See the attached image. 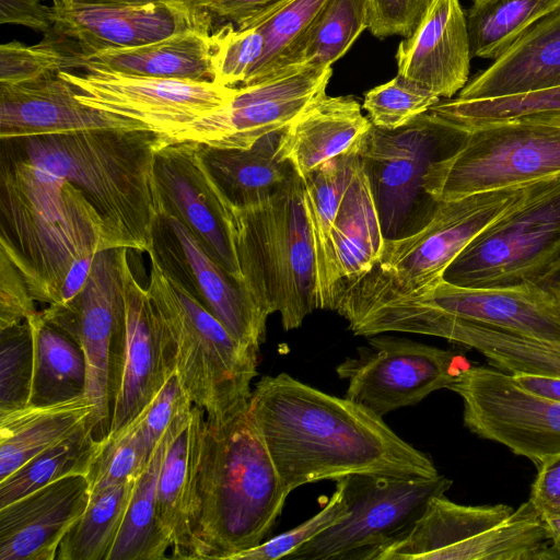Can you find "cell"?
<instances>
[{"instance_id":"27","label":"cell","mask_w":560,"mask_h":560,"mask_svg":"<svg viewBox=\"0 0 560 560\" xmlns=\"http://www.w3.org/2000/svg\"><path fill=\"white\" fill-rule=\"evenodd\" d=\"M371 126L353 97L324 93L283 129L279 153L303 178L350 151Z\"/></svg>"},{"instance_id":"57","label":"cell","mask_w":560,"mask_h":560,"mask_svg":"<svg viewBox=\"0 0 560 560\" xmlns=\"http://www.w3.org/2000/svg\"><path fill=\"white\" fill-rule=\"evenodd\" d=\"M69 3L107 4V5H148L156 3H175V0H62Z\"/></svg>"},{"instance_id":"14","label":"cell","mask_w":560,"mask_h":560,"mask_svg":"<svg viewBox=\"0 0 560 560\" xmlns=\"http://www.w3.org/2000/svg\"><path fill=\"white\" fill-rule=\"evenodd\" d=\"M523 187L491 190L439 202L432 219L418 232L385 240L371 271L388 288L413 294L443 280L459 253L521 196Z\"/></svg>"},{"instance_id":"28","label":"cell","mask_w":560,"mask_h":560,"mask_svg":"<svg viewBox=\"0 0 560 560\" xmlns=\"http://www.w3.org/2000/svg\"><path fill=\"white\" fill-rule=\"evenodd\" d=\"M202 413L190 404L166 431L156 486V520L174 559H189V501L197 428Z\"/></svg>"},{"instance_id":"44","label":"cell","mask_w":560,"mask_h":560,"mask_svg":"<svg viewBox=\"0 0 560 560\" xmlns=\"http://www.w3.org/2000/svg\"><path fill=\"white\" fill-rule=\"evenodd\" d=\"M34 342L27 320L0 329V413L28 406Z\"/></svg>"},{"instance_id":"18","label":"cell","mask_w":560,"mask_h":560,"mask_svg":"<svg viewBox=\"0 0 560 560\" xmlns=\"http://www.w3.org/2000/svg\"><path fill=\"white\" fill-rule=\"evenodd\" d=\"M148 254L238 341L259 352L269 315L246 287L217 264L177 219L160 212Z\"/></svg>"},{"instance_id":"25","label":"cell","mask_w":560,"mask_h":560,"mask_svg":"<svg viewBox=\"0 0 560 560\" xmlns=\"http://www.w3.org/2000/svg\"><path fill=\"white\" fill-rule=\"evenodd\" d=\"M91 129L149 130L142 122L81 103L73 86L58 74L0 84V139Z\"/></svg>"},{"instance_id":"46","label":"cell","mask_w":560,"mask_h":560,"mask_svg":"<svg viewBox=\"0 0 560 560\" xmlns=\"http://www.w3.org/2000/svg\"><path fill=\"white\" fill-rule=\"evenodd\" d=\"M441 98L397 74L366 92L363 108L374 127L398 129L427 113Z\"/></svg>"},{"instance_id":"55","label":"cell","mask_w":560,"mask_h":560,"mask_svg":"<svg viewBox=\"0 0 560 560\" xmlns=\"http://www.w3.org/2000/svg\"><path fill=\"white\" fill-rule=\"evenodd\" d=\"M511 376L527 393L560 402V377L530 373H514Z\"/></svg>"},{"instance_id":"19","label":"cell","mask_w":560,"mask_h":560,"mask_svg":"<svg viewBox=\"0 0 560 560\" xmlns=\"http://www.w3.org/2000/svg\"><path fill=\"white\" fill-rule=\"evenodd\" d=\"M153 173L160 212L177 219L217 264L243 283L232 238V205L208 172L200 144L161 139Z\"/></svg>"},{"instance_id":"36","label":"cell","mask_w":560,"mask_h":560,"mask_svg":"<svg viewBox=\"0 0 560 560\" xmlns=\"http://www.w3.org/2000/svg\"><path fill=\"white\" fill-rule=\"evenodd\" d=\"M166 447V432L136 479L120 529L107 560L170 558L168 542L156 520V486Z\"/></svg>"},{"instance_id":"1","label":"cell","mask_w":560,"mask_h":560,"mask_svg":"<svg viewBox=\"0 0 560 560\" xmlns=\"http://www.w3.org/2000/svg\"><path fill=\"white\" fill-rule=\"evenodd\" d=\"M249 410L289 492L349 475H440L430 456L398 436L383 417L288 373L262 376Z\"/></svg>"},{"instance_id":"53","label":"cell","mask_w":560,"mask_h":560,"mask_svg":"<svg viewBox=\"0 0 560 560\" xmlns=\"http://www.w3.org/2000/svg\"><path fill=\"white\" fill-rule=\"evenodd\" d=\"M62 0H0V23L16 24L49 33L56 20L55 7Z\"/></svg>"},{"instance_id":"32","label":"cell","mask_w":560,"mask_h":560,"mask_svg":"<svg viewBox=\"0 0 560 560\" xmlns=\"http://www.w3.org/2000/svg\"><path fill=\"white\" fill-rule=\"evenodd\" d=\"M384 242L370 182L358 159L330 231L337 287L369 272L378 262Z\"/></svg>"},{"instance_id":"35","label":"cell","mask_w":560,"mask_h":560,"mask_svg":"<svg viewBox=\"0 0 560 560\" xmlns=\"http://www.w3.org/2000/svg\"><path fill=\"white\" fill-rule=\"evenodd\" d=\"M34 342L28 406H43L85 394V357L75 340L44 319L40 311L27 320Z\"/></svg>"},{"instance_id":"6","label":"cell","mask_w":560,"mask_h":560,"mask_svg":"<svg viewBox=\"0 0 560 560\" xmlns=\"http://www.w3.org/2000/svg\"><path fill=\"white\" fill-rule=\"evenodd\" d=\"M232 238L242 280L259 307L279 313L284 330L318 308L315 248L303 178L295 173L268 198L232 206Z\"/></svg>"},{"instance_id":"48","label":"cell","mask_w":560,"mask_h":560,"mask_svg":"<svg viewBox=\"0 0 560 560\" xmlns=\"http://www.w3.org/2000/svg\"><path fill=\"white\" fill-rule=\"evenodd\" d=\"M290 0H175L195 30L211 35L224 26L250 27Z\"/></svg>"},{"instance_id":"12","label":"cell","mask_w":560,"mask_h":560,"mask_svg":"<svg viewBox=\"0 0 560 560\" xmlns=\"http://www.w3.org/2000/svg\"><path fill=\"white\" fill-rule=\"evenodd\" d=\"M129 248L98 250L83 288L68 302L40 311L46 322L81 347L86 363L85 395L95 406V435L110 425L112 407L120 387L125 357L122 267Z\"/></svg>"},{"instance_id":"4","label":"cell","mask_w":560,"mask_h":560,"mask_svg":"<svg viewBox=\"0 0 560 560\" xmlns=\"http://www.w3.org/2000/svg\"><path fill=\"white\" fill-rule=\"evenodd\" d=\"M103 243V221L79 188L1 149L0 249L35 301L60 303L70 271L92 264Z\"/></svg>"},{"instance_id":"37","label":"cell","mask_w":560,"mask_h":560,"mask_svg":"<svg viewBox=\"0 0 560 560\" xmlns=\"http://www.w3.org/2000/svg\"><path fill=\"white\" fill-rule=\"evenodd\" d=\"M368 25V0H327L290 49L283 69L294 66L331 67Z\"/></svg>"},{"instance_id":"38","label":"cell","mask_w":560,"mask_h":560,"mask_svg":"<svg viewBox=\"0 0 560 560\" xmlns=\"http://www.w3.org/2000/svg\"><path fill=\"white\" fill-rule=\"evenodd\" d=\"M560 0H476L465 12L472 58L494 60Z\"/></svg>"},{"instance_id":"59","label":"cell","mask_w":560,"mask_h":560,"mask_svg":"<svg viewBox=\"0 0 560 560\" xmlns=\"http://www.w3.org/2000/svg\"><path fill=\"white\" fill-rule=\"evenodd\" d=\"M471 1H476V0H471Z\"/></svg>"},{"instance_id":"23","label":"cell","mask_w":560,"mask_h":560,"mask_svg":"<svg viewBox=\"0 0 560 560\" xmlns=\"http://www.w3.org/2000/svg\"><path fill=\"white\" fill-rule=\"evenodd\" d=\"M470 46L459 0H431L396 51L400 77L438 97L452 98L469 81Z\"/></svg>"},{"instance_id":"49","label":"cell","mask_w":560,"mask_h":560,"mask_svg":"<svg viewBox=\"0 0 560 560\" xmlns=\"http://www.w3.org/2000/svg\"><path fill=\"white\" fill-rule=\"evenodd\" d=\"M348 506L341 486L336 488L326 504L316 514L300 525L276 535L261 544L233 555L229 560H277L283 559L298 548L319 535L345 516Z\"/></svg>"},{"instance_id":"29","label":"cell","mask_w":560,"mask_h":560,"mask_svg":"<svg viewBox=\"0 0 560 560\" xmlns=\"http://www.w3.org/2000/svg\"><path fill=\"white\" fill-rule=\"evenodd\" d=\"M94 413L95 406L85 394L0 413V481L89 422L95 423Z\"/></svg>"},{"instance_id":"7","label":"cell","mask_w":560,"mask_h":560,"mask_svg":"<svg viewBox=\"0 0 560 560\" xmlns=\"http://www.w3.org/2000/svg\"><path fill=\"white\" fill-rule=\"evenodd\" d=\"M150 259L147 291L171 342L184 392L208 420L234 418L249 405L259 352L238 341Z\"/></svg>"},{"instance_id":"8","label":"cell","mask_w":560,"mask_h":560,"mask_svg":"<svg viewBox=\"0 0 560 560\" xmlns=\"http://www.w3.org/2000/svg\"><path fill=\"white\" fill-rule=\"evenodd\" d=\"M560 261V174L524 186L517 200L450 264L443 280L498 289L537 279Z\"/></svg>"},{"instance_id":"33","label":"cell","mask_w":560,"mask_h":560,"mask_svg":"<svg viewBox=\"0 0 560 560\" xmlns=\"http://www.w3.org/2000/svg\"><path fill=\"white\" fill-rule=\"evenodd\" d=\"M359 141L347 153L303 177L305 209L315 248L317 303L322 310L331 308L337 289L330 231L359 159Z\"/></svg>"},{"instance_id":"43","label":"cell","mask_w":560,"mask_h":560,"mask_svg":"<svg viewBox=\"0 0 560 560\" xmlns=\"http://www.w3.org/2000/svg\"><path fill=\"white\" fill-rule=\"evenodd\" d=\"M150 457L137 417L117 433L101 439L88 475L91 494L136 479Z\"/></svg>"},{"instance_id":"26","label":"cell","mask_w":560,"mask_h":560,"mask_svg":"<svg viewBox=\"0 0 560 560\" xmlns=\"http://www.w3.org/2000/svg\"><path fill=\"white\" fill-rule=\"evenodd\" d=\"M560 85V5L527 30L454 97L489 100Z\"/></svg>"},{"instance_id":"20","label":"cell","mask_w":560,"mask_h":560,"mask_svg":"<svg viewBox=\"0 0 560 560\" xmlns=\"http://www.w3.org/2000/svg\"><path fill=\"white\" fill-rule=\"evenodd\" d=\"M125 357L119 390L112 407L107 434L132 422L176 372L168 337L153 304L136 279L128 255L122 267Z\"/></svg>"},{"instance_id":"17","label":"cell","mask_w":560,"mask_h":560,"mask_svg":"<svg viewBox=\"0 0 560 560\" xmlns=\"http://www.w3.org/2000/svg\"><path fill=\"white\" fill-rule=\"evenodd\" d=\"M58 75L93 108L142 122L162 136L176 131L224 106L236 88L213 81H184L120 74L85 68Z\"/></svg>"},{"instance_id":"22","label":"cell","mask_w":560,"mask_h":560,"mask_svg":"<svg viewBox=\"0 0 560 560\" xmlns=\"http://www.w3.org/2000/svg\"><path fill=\"white\" fill-rule=\"evenodd\" d=\"M55 10L51 32L74 44L79 63L97 52L139 47L195 30L176 3L107 5L61 1Z\"/></svg>"},{"instance_id":"16","label":"cell","mask_w":560,"mask_h":560,"mask_svg":"<svg viewBox=\"0 0 560 560\" xmlns=\"http://www.w3.org/2000/svg\"><path fill=\"white\" fill-rule=\"evenodd\" d=\"M331 73V67L294 66L260 82L237 86L224 106L186 127L161 135V139L249 149L261 137L288 127L326 93Z\"/></svg>"},{"instance_id":"45","label":"cell","mask_w":560,"mask_h":560,"mask_svg":"<svg viewBox=\"0 0 560 560\" xmlns=\"http://www.w3.org/2000/svg\"><path fill=\"white\" fill-rule=\"evenodd\" d=\"M60 38L27 46L10 42L0 46V84H21L79 69L78 54Z\"/></svg>"},{"instance_id":"39","label":"cell","mask_w":560,"mask_h":560,"mask_svg":"<svg viewBox=\"0 0 560 560\" xmlns=\"http://www.w3.org/2000/svg\"><path fill=\"white\" fill-rule=\"evenodd\" d=\"M101 440L89 422L68 439L49 447L0 481V508L68 476H88Z\"/></svg>"},{"instance_id":"52","label":"cell","mask_w":560,"mask_h":560,"mask_svg":"<svg viewBox=\"0 0 560 560\" xmlns=\"http://www.w3.org/2000/svg\"><path fill=\"white\" fill-rule=\"evenodd\" d=\"M37 313L25 278L0 249V329L28 320Z\"/></svg>"},{"instance_id":"10","label":"cell","mask_w":560,"mask_h":560,"mask_svg":"<svg viewBox=\"0 0 560 560\" xmlns=\"http://www.w3.org/2000/svg\"><path fill=\"white\" fill-rule=\"evenodd\" d=\"M560 174V125L515 119L468 130L460 147L433 163L424 189L436 201L523 187Z\"/></svg>"},{"instance_id":"15","label":"cell","mask_w":560,"mask_h":560,"mask_svg":"<svg viewBox=\"0 0 560 560\" xmlns=\"http://www.w3.org/2000/svg\"><path fill=\"white\" fill-rule=\"evenodd\" d=\"M448 389L464 407L465 427L499 443L537 469L560 456V402L522 389L511 374L492 366L465 369Z\"/></svg>"},{"instance_id":"11","label":"cell","mask_w":560,"mask_h":560,"mask_svg":"<svg viewBox=\"0 0 560 560\" xmlns=\"http://www.w3.org/2000/svg\"><path fill=\"white\" fill-rule=\"evenodd\" d=\"M348 512L285 557L290 560H378L423 514L429 501L445 494L453 481L384 475H349L336 480Z\"/></svg>"},{"instance_id":"40","label":"cell","mask_w":560,"mask_h":560,"mask_svg":"<svg viewBox=\"0 0 560 560\" xmlns=\"http://www.w3.org/2000/svg\"><path fill=\"white\" fill-rule=\"evenodd\" d=\"M136 479L91 494L85 511L62 538L56 560H107Z\"/></svg>"},{"instance_id":"9","label":"cell","mask_w":560,"mask_h":560,"mask_svg":"<svg viewBox=\"0 0 560 560\" xmlns=\"http://www.w3.org/2000/svg\"><path fill=\"white\" fill-rule=\"evenodd\" d=\"M467 133L427 112L395 130L372 125L360 139L359 159L385 240L409 236L432 219L439 201L425 191L424 176L433 163L452 155Z\"/></svg>"},{"instance_id":"13","label":"cell","mask_w":560,"mask_h":560,"mask_svg":"<svg viewBox=\"0 0 560 560\" xmlns=\"http://www.w3.org/2000/svg\"><path fill=\"white\" fill-rule=\"evenodd\" d=\"M336 366L348 399L384 417L448 388L469 363L462 354L408 338L373 335Z\"/></svg>"},{"instance_id":"41","label":"cell","mask_w":560,"mask_h":560,"mask_svg":"<svg viewBox=\"0 0 560 560\" xmlns=\"http://www.w3.org/2000/svg\"><path fill=\"white\" fill-rule=\"evenodd\" d=\"M428 112L466 130L508 120L556 115L560 114V85L489 100L442 98Z\"/></svg>"},{"instance_id":"58","label":"cell","mask_w":560,"mask_h":560,"mask_svg":"<svg viewBox=\"0 0 560 560\" xmlns=\"http://www.w3.org/2000/svg\"><path fill=\"white\" fill-rule=\"evenodd\" d=\"M525 119L541 120V121H548V122H553V124L560 125V114L539 116V117H534V118H525Z\"/></svg>"},{"instance_id":"3","label":"cell","mask_w":560,"mask_h":560,"mask_svg":"<svg viewBox=\"0 0 560 560\" xmlns=\"http://www.w3.org/2000/svg\"><path fill=\"white\" fill-rule=\"evenodd\" d=\"M161 135L149 130L91 129L1 139V149L79 188L104 224L103 249L149 253L160 202L154 156Z\"/></svg>"},{"instance_id":"34","label":"cell","mask_w":560,"mask_h":560,"mask_svg":"<svg viewBox=\"0 0 560 560\" xmlns=\"http://www.w3.org/2000/svg\"><path fill=\"white\" fill-rule=\"evenodd\" d=\"M434 337L476 350L489 365L509 374L530 373L560 377V342L456 320L440 319Z\"/></svg>"},{"instance_id":"30","label":"cell","mask_w":560,"mask_h":560,"mask_svg":"<svg viewBox=\"0 0 560 560\" xmlns=\"http://www.w3.org/2000/svg\"><path fill=\"white\" fill-rule=\"evenodd\" d=\"M283 129L261 137L249 149H222L199 143L208 172L232 206L257 203L298 173L279 153Z\"/></svg>"},{"instance_id":"50","label":"cell","mask_w":560,"mask_h":560,"mask_svg":"<svg viewBox=\"0 0 560 560\" xmlns=\"http://www.w3.org/2000/svg\"><path fill=\"white\" fill-rule=\"evenodd\" d=\"M190 404L192 402L175 372L138 416L140 431L150 455L179 411Z\"/></svg>"},{"instance_id":"42","label":"cell","mask_w":560,"mask_h":560,"mask_svg":"<svg viewBox=\"0 0 560 560\" xmlns=\"http://www.w3.org/2000/svg\"><path fill=\"white\" fill-rule=\"evenodd\" d=\"M326 1L290 0L270 16L255 24L264 35V49L243 85L260 82L282 71L290 49Z\"/></svg>"},{"instance_id":"24","label":"cell","mask_w":560,"mask_h":560,"mask_svg":"<svg viewBox=\"0 0 560 560\" xmlns=\"http://www.w3.org/2000/svg\"><path fill=\"white\" fill-rule=\"evenodd\" d=\"M90 497L88 476L74 475L0 508V560H56Z\"/></svg>"},{"instance_id":"51","label":"cell","mask_w":560,"mask_h":560,"mask_svg":"<svg viewBox=\"0 0 560 560\" xmlns=\"http://www.w3.org/2000/svg\"><path fill=\"white\" fill-rule=\"evenodd\" d=\"M431 0H368L370 32L384 38L410 36L422 19Z\"/></svg>"},{"instance_id":"2","label":"cell","mask_w":560,"mask_h":560,"mask_svg":"<svg viewBox=\"0 0 560 560\" xmlns=\"http://www.w3.org/2000/svg\"><path fill=\"white\" fill-rule=\"evenodd\" d=\"M284 488L249 405L197 428L189 501V559L229 560L264 541L279 518Z\"/></svg>"},{"instance_id":"54","label":"cell","mask_w":560,"mask_h":560,"mask_svg":"<svg viewBox=\"0 0 560 560\" xmlns=\"http://www.w3.org/2000/svg\"><path fill=\"white\" fill-rule=\"evenodd\" d=\"M537 471L529 500L540 512H560V456Z\"/></svg>"},{"instance_id":"5","label":"cell","mask_w":560,"mask_h":560,"mask_svg":"<svg viewBox=\"0 0 560 560\" xmlns=\"http://www.w3.org/2000/svg\"><path fill=\"white\" fill-rule=\"evenodd\" d=\"M339 307L355 336L409 332L419 323L447 319L560 342V261L511 288H464L441 280L413 294L392 290L370 270L345 283Z\"/></svg>"},{"instance_id":"56","label":"cell","mask_w":560,"mask_h":560,"mask_svg":"<svg viewBox=\"0 0 560 560\" xmlns=\"http://www.w3.org/2000/svg\"><path fill=\"white\" fill-rule=\"evenodd\" d=\"M549 532L550 560H560V512H540Z\"/></svg>"},{"instance_id":"21","label":"cell","mask_w":560,"mask_h":560,"mask_svg":"<svg viewBox=\"0 0 560 560\" xmlns=\"http://www.w3.org/2000/svg\"><path fill=\"white\" fill-rule=\"evenodd\" d=\"M514 511L506 504L464 505L441 494L401 539L378 560H491L498 547L495 526Z\"/></svg>"},{"instance_id":"31","label":"cell","mask_w":560,"mask_h":560,"mask_svg":"<svg viewBox=\"0 0 560 560\" xmlns=\"http://www.w3.org/2000/svg\"><path fill=\"white\" fill-rule=\"evenodd\" d=\"M184 81H213L210 36L197 30L148 45L97 52L80 59L79 69Z\"/></svg>"},{"instance_id":"47","label":"cell","mask_w":560,"mask_h":560,"mask_svg":"<svg viewBox=\"0 0 560 560\" xmlns=\"http://www.w3.org/2000/svg\"><path fill=\"white\" fill-rule=\"evenodd\" d=\"M214 82L237 88L244 84L264 49L257 25L236 30L224 26L210 35Z\"/></svg>"}]
</instances>
